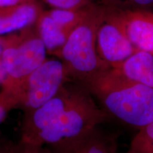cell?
<instances>
[{"mask_svg": "<svg viewBox=\"0 0 153 153\" xmlns=\"http://www.w3.org/2000/svg\"><path fill=\"white\" fill-rule=\"evenodd\" d=\"M54 8L79 9L93 3V0H44Z\"/></svg>", "mask_w": 153, "mask_h": 153, "instance_id": "obj_14", "label": "cell"}, {"mask_svg": "<svg viewBox=\"0 0 153 153\" xmlns=\"http://www.w3.org/2000/svg\"><path fill=\"white\" fill-rule=\"evenodd\" d=\"M36 24V31L47 52L54 55L64 45L70 33L56 24L47 11L40 14Z\"/></svg>", "mask_w": 153, "mask_h": 153, "instance_id": "obj_11", "label": "cell"}, {"mask_svg": "<svg viewBox=\"0 0 153 153\" xmlns=\"http://www.w3.org/2000/svg\"><path fill=\"white\" fill-rule=\"evenodd\" d=\"M111 119L83 84L69 80L46 103L24 114L19 141L50 146Z\"/></svg>", "mask_w": 153, "mask_h": 153, "instance_id": "obj_1", "label": "cell"}, {"mask_svg": "<svg viewBox=\"0 0 153 153\" xmlns=\"http://www.w3.org/2000/svg\"><path fill=\"white\" fill-rule=\"evenodd\" d=\"M11 110V109L8 103L3 98L2 95L1 94V92H0V126L4 121V120L5 119L7 114Z\"/></svg>", "mask_w": 153, "mask_h": 153, "instance_id": "obj_15", "label": "cell"}, {"mask_svg": "<svg viewBox=\"0 0 153 153\" xmlns=\"http://www.w3.org/2000/svg\"><path fill=\"white\" fill-rule=\"evenodd\" d=\"M30 27L17 33L0 36L5 71L0 92L5 100L16 86L47 58L48 52L43 42L37 31L31 30Z\"/></svg>", "mask_w": 153, "mask_h": 153, "instance_id": "obj_4", "label": "cell"}, {"mask_svg": "<svg viewBox=\"0 0 153 153\" xmlns=\"http://www.w3.org/2000/svg\"><path fill=\"white\" fill-rule=\"evenodd\" d=\"M113 11L133 47L153 55V13L145 9Z\"/></svg>", "mask_w": 153, "mask_h": 153, "instance_id": "obj_8", "label": "cell"}, {"mask_svg": "<svg viewBox=\"0 0 153 153\" xmlns=\"http://www.w3.org/2000/svg\"><path fill=\"white\" fill-rule=\"evenodd\" d=\"M69 80L62 61L46 58L16 86L6 101L11 110L30 112L54 97Z\"/></svg>", "mask_w": 153, "mask_h": 153, "instance_id": "obj_5", "label": "cell"}, {"mask_svg": "<svg viewBox=\"0 0 153 153\" xmlns=\"http://www.w3.org/2000/svg\"><path fill=\"white\" fill-rule=\"evenodd\" d=\"M2 51H3V45L2 42H1V38H0V86L2 83L4 79L5 76V71L4 69L3 63H2Z\"/></svg>", "mask_w": 153, "mask_h": 153, "instance_id": "obj_18", "label": "cell"}, {"mask_svg": "<svg viewBox=\"0 0 153 153\" xmlns=\"http://www.w3.org/2000/svg\"><path fill=\"white\" fill-rule=\"evenodd\" d=\"M47 147L51 153H117L118 135L98 125Z\"/></svg>", "mask_w": 153, "mask_h": 153, "instance_id": "obj_7", "label": "cell"}, {"mask_svg": "<svg viewBox=\"0 0 153 153\" xmlns=\"http://www.w3.org/2000/svg\"><path fill=\"white\" fill-rule=\"evenodd\" d=\"M12 141L0 139V153H11Z\"/></svg>", "mask_w": 153, "mask_h": 153, "instance_id": "obj_17", "label": "cell"}, {"mask_svg": "<svg viewBox=\"0 0 153 153\" xmlns=\"http://www.w3.org/2000/svg\"><path fill=\"white\" fill-rule=\"evenodd\" d=\"M128 153H136V152H132V151H128Z\"/></svg>", "mask_w": 153, "mask_h": 153, "instance_id": "obj_20", "label": "cell"}, {"mask_svg": "<svg viewBox=\"0 0 153 153\" xmlns=\"http://www.w3.org/2000/svg\"><path fill=\"white\" fill-rule=\"evenodd\" d=\"M33 1H34V0H0V8L14 7L21 4L33 2Z\"/></svg>", "mask_w": 153, "mask_h": 153, "instance_id": "obj_16", "label": "cell"}, {"mask_svg": "<svg viewBox=\"0 0 153 153\" xmlns=\"http://www.w3.org/2000/svg\"><path fill=\"white\" fill-rule=\"evenodd\" d=\"M111 118L141 128L153 120V88L107 68L81 82Z\"/></svg>", "mask_w": 153, "mask_h": 153, "instance_id": "obj_2", "label": "cell"}, {"mask_svg": "<svg viewBox=\"0 0 153 153\" xmlns=\"http://www.w3.org/2000/svg\"><path fill=\"white\" fill-rule=\"evenodd\" d=\"M118 73L131 81L153 88V55L137 51L116 68Z\"/></svg>", "mask_w": 153, "mask_h": 153, "instance_id": "obj_10", "label": "cell"}, {"mask_svg": "<svg viewBox=\"0 0 153 153\" xmlns=\"http://www.w3.org/2000/svg\"><path fill=\"white\" fill-rule=\"evenodd\" d=\"M109 10H135L152 7L153 0H93Z\"/></svg>", "mask_w": 153, "mask_h": 153, "instance_id": "obj_13", "label": "cell"}, {"mask_svg": "<svg viewBox=\"0 0 153 153\" xmlns=\"http://www.w3.org/2000/svg\"><path fill=\"white\" fill-rule=\"evenodd\" d=\"M33 153H51L47 146L33 145Z\"/></svg>", "mask_w": 153, "mask_h": 153, "instance_id": "obj_19", "label": "cell"}, {"mask_svg": "<svg viewBox=\"0 0 153 153\" xmlns=\"http://www.w3.org/2000/svg\"><path fill=\"white\" fill-rule=\"evenodd\" d=\"M106 9L93 2L85 16L55 53L64 64L70 80L82 82L89 76L110 67L99 57L97 51V36L104 20Z\"/></svg>", "mask_w": 153, "mask_h": 153, "instance_id": "obj_3", "label": "cell"}, {"mask_svg": "<svg viewBox=\"0 0 153 153\" xmlns=\"http://www.w3.org/2000/svg\"><path fill=\"white\" fill-rule=\"evenodd\" d=\"M97 51L111 68H116L137 51L113 10L106 9L104 20L98 29Z\"/></svg>", "mask_w": 153, "mask_h": 153, "instance_id": "obj_6", "label": "cell"}, {"mask_svg": "<svg viewBox=\"0 0 153 153\" xmlns=\"http://www.w3.org/2000/svg\"><path fill=\"white\" fill-rule=\"evenodd\" d=\"M129 150L136 153H153V120L139 129L132 140Z\"/></svg>", "mask_w": 153, "mask_h": 153, "instance_id": "obj_12", "label": "cell"}, {"mask_svg": "<svg viewBox=\"0 0 153 153\" xmlns=\"http://www.w3.org/2000/svg\"><path fill=\"white\" fill-rule=\"evenodd\" d=\"M41 13L34 1L0 8V36L30 27L37 22Z\"/></svg>", "mask_w": 153, "mask_h": 153, "instance_id": "obj_9", "label": "cell"}]
</instances>
